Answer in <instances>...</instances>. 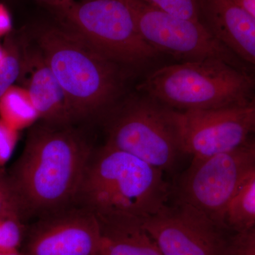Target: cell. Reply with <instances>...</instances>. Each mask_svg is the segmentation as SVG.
I'll return each mask as SVG.
<instances>
[{
	"instance_id": "cell-7",
	"label": "cell",
	"mask_w": 255,
	"mask_h": 255,
	"mask_svg": "<svg viewBox=\"0 0 255 255\" xmlns=\"http://www.w3.org/2000/svg\"><path fill=\"white\" fill-rule=\"evenodd\" d=\"M127 1L142 38L157 53H167L182 62L222 60L253 75L203 21L169 14L142 0Z\"/></svg>"
},
{
	"instance_id": "cell-19",
	"label": "cell",
	"mask_w": 255,
	"mask_h": 255,
	"mask_svg": "<svg viewBox=\"0 0 255 255\" xmlns=\"http://www.w3.org/2000/svg\"><path fill=\"white\" fill-rule=\"evenodd\" d=\"M22 238L21 216H0V250H16Z\"/></svg>"
},
{
	"instance_id": "cell-18",
	"label": "cell",
	"mask_w": 255,
	"mask_h": 255,
	"mask_svg": "<svg viewBox=\"0 0 255 255\" xmlns=\"http://www.w3.org/2000/svg\"><path fill=\"white\" fill-rule=\"evenodd\" d=\"M155 9L179 17L202 21L201 0H142Z\"/></svg>"
},
{
	"instance_id": "cell-25",
	"label": "cell",
	"mask_w": 255,
	"mask_h": 255,
	"mask_svg": "<svg viewBox=\"0 0 255 255\" xmlns=\"http://www.w3.org/2000/svg\"><path fill=\"white\" fill-rule=\"evenodd\" d=\"M243 147L255 162V137L252 139L248 137Z\"/></svg>"
},
{
	"instance_id": "cell-29",
	"label": "cell",
	"mask_w": 255,
	"mask_h": 255,
	"mask_svg": "<svg viewBox=\"0 0 255 255\" xmlns=\"http://www.w3.org/2000/svg\"><path fill=\"white\" fill-rule=\"evenodd\" d=\"M4 48H1V46H0V63H1V60L4 58Z\"/></svg>"
},
{
	"instance_id": "cell-22",
	"label": "cell",
	"mask_w": 255,
	"mask_h": 255,
	"mask_svg": "<svg viewBox=\"0 0 255 255\" xmlns=\"http://www.w3.org/2000/svg\"><path fill=\"white\" fill-rule=\"evenodd\" d=\"M19 131L0 119V168L9 162L17 145Z\"/></svg>"
},
{
	"instance_id": "cell-15",
	"label": "cell",
	"mask_w": 255,
	"mask_h": 255,
	"mask_svg": "<svg viewBox=\"0 0 255 255\" xmlns=\"http://www.w3.org/2000/svg\"><path fill=\"white\" fill-rule=\"evenodd\" d=\"M0 119L21 131L39 119L29 94L23 87L12 85L0 98Z\"/></svg>"
},
{
	"instance_id": "cell-26",
	"label": "cell",
	"mask_w": 255,
	"mask_h": 255,
	"mask_svg": "<svg viewBox=\"0 0 255 255\" xmlns=\"http://www.w3.org/2000/svg\"><path fill=\"white\" fill-rule=\"evenodd\" d=\"M40 1L46 4L47 6H49V8H51L63 4V3L67 2V1H72V0H40Z\"/></svg>"
},
{
	"instance_id": "cell-17",
	"label": "cell",
	"mask_w": 255,
	"mask_h": 255,
	"mask_svg": "<svg viewBox=\"0 0 255 255\" xmlns=\"http://www.w3.org/2000/svg\"><path fill=\"white\" fill-rule=\"evenodd\" d=\"M4 51V58L0 63V98L14 85L19 78L21 69V55L17 47L9 41Z\"/></svg>"
},
{
	"instance_id": "cell-9",
	"label": "cell",
	"mask_w": 255,
	"mask_h": 255,
	"mask_svg": "<svg viewBox=\"0 0 255 255\" xmlns=\"http://www.w3.org/2000/svg\"><path fill=\"white\" fill-rule=\"evenodd\" d=\"M166 110L181 152L193 159L236 150L244 144L253 130V102L221 110L177 111L167 107Z\"/></svg>"
},
{
	"instance_id": "cell-13",
	"label": "cell",
	"mask_w": 255,
	"mask_h": 255,
	"mask_svg": "<svg viewBox=\"0 0 255 255\" xmlns=\"http://www.w3.org/2000/svg\"><path fill=\"white\" fill-rule=\"evenodd\" d=\"M21 55L19 77L43 123L68 126L73 122L70 106L59 82L38 47Z\"/></svg>"
},
{
	"instance_id": "cell-20",
	"label": "cell",
	"mask_w": 255,
	"mask_h": 255,
	"mask_svg": "<svg viewBox=\"0 0 255 255\" xmlns=\"http://www.w3.org/2000/svg\"><path fill=\"white\" fill-rule=\"evenodd\" d=\"M22 210L9 179L0 174V216L18 215Z\"/></svg>"
},
{
	"instance_id": "cell-28",
	"label": "cell",
	"mask_w": 255,
	"mask_h": 255,
	"mask_svg": "<svg viewBox=\"0 0 255 255\" xmlns=\"http://www.w3.org/2000/svg\"><path fill=\"white\" fill-rule=\"evenodd\" d=\"M253 105H254V117H253V130H252V131L255 132V97L254 98V100L253 101Z\"/></svg>"
},
{
	"instance_id": "cell-2",
	"label": "cell",
	"mask_w": 255,
	"mask_h": 255,
	"mask_svg": "<svg viewBox=\"0 0 255 255\" xmlns=\"http://www.w3.org/2000/svg\"><path fill=\"white\" fill-rule=\"evenodd\" d=\"M163 171L106 143L92 153L76 201L100 220L142 222L167 206Z\"/></svg>"
},
{
	"instance_id": "cell-10",
	"label": "cell",
	"mask_w": 255,
	"mask_h": 255,
	"mask_svg": "<svg viewBox=\"0 0 255 255\" xmlns=\"http://www.w3.org/2000/svg\"><path fill=\"white\" fill-rule=\"evenodd\" d=\"M141 223L162 255H230L224 228L180 203Z\"/></svg>"
},
{
	"instance_id": "cell-3",
	"label": "cell",
	"mask_w": 255,
	"mask_h": 255,
	"mask_svg": "<svg viewBox=\"0 0 255 255\" xmlns=\"http://www.w3.org/2000/svg\"><path fill=\"white\" fill-rule=\"evenodd\" d=\"M37 47L59 82L75 119L100 113L120 92L118 64L63 25L38 28Z\"/></svg>"
},
{
	"instance_id": "cell-12",
	"label": "cell",
	"mask_w": 255,
	"mask_h": 255,
	"mask_svg": "<svg viewBox=\"0 0 255 255\" xmlns=\"http://www.w3.org/2000/svg\"><path fill=\"white\" fill-rule=\"evenodd\" d=\"M201 20L255 78V19L234 0H201Z\"/></svg>"
},
{
	"instance_id": "cell-23",
	"label": "cell",
	"mask_w": 255,
	"mask_h": 255,
	"mask_svg": "<svg viewBox=\"0 0 255 255\" xmlns=\"http://www.w3.org/2000/svg\"><path fill=\"white\" fill-rule=\"evenodd\" d=\"M12 28V20L9 10L0 3V37L6 36Z\"/></svg>"
},
{
	"instance_id": "cell-14",
	"label": "cell",
	"mask_w": 255,
	"mask_h": 255,
	"mask_svg": "<svg viewBox=\"0 0 255 255\" xmlns=\"http://www.w3.org/2000/svg\"><path fill=\"white\" fill-rule=\"evenodd\" d=\"M100 221L103 236L100 255H162L140 221L130 219Z\"/></svg>"
},
{
	"instance_id": "cell-5",
	"label": "cell",
	"mask_w": 255,
	"mask_h": 255,
	"mask_svg": "<svg viewBox=\"0 0 255 255\" xmlns=\"http://www.w3.org/2000/svg\"><path fill=\"white\" fill-rule=\"evenodd\" d=\"M50 9L60 24L117 64L138 65L159 54L142 38L127 0H72Z\"/></svg>"
},
{
	"instance_id": "cell-27",
	"label": "cell",
	"mask_w": 255,
	"mask_h": 255,
	"mask_svg": "<svg viewBox=\"0 0 255 255\" xmlns=\"http://www.w3.org/2000/svg\"><path fill=\"white\" fill-rule=\"evenodd\" d=\"M0 255H21L18 249L16 250H0Z\"/></svg>"
},
{
	"instance_id": "cell-1",
	"label": "cell",
	"mask_w": 255,
	"mask_h": 255,
	"mask_svg": "<svg viewBox=\"0 0 255 255\" xmlns=\"http://www.w3.org/2000/svg\"><path fill=\"white\" fill-rule=\"evenodd\" d=\"M68 126L43 123L30 132L9 179L22 209L48 215L76 201L93 152Z\"/></svg>"
},
{
	"instance_id": "cell-16",
	"label": "cell",
	"mask_w": 255,
	"mask_h": 255,
	"mask_svg": "<svg viewBox=\"0 0 255 255\" xmlns=\"http://www.w3.org/2000/svg\"><path fill=\"white\" fill-rule=\"evenodd\" d=\"M225 226L236 232L255 226V169L233 196L226 211Z\"/></svg>"
},
{
	"instance_id": "cell-21",
	"label": "cell",
	"mask_w": 255,
	"mask_h": 255,
	"mask_svg": "<svg viewBox=\"0 0 255 255\" xmlns=\"http://www.w3.org/2000/svg\"><path fill=\"white\" fill-rule=\"evenodd\" d=\"M230 255H255V226L229 238Z\"/></svg>"
},
{
	"instance_id": "cell-24",
	"label": "cell",
	"mask_w": 255,
	"mask_h": 255,
	"mask_svg": "<svg viewBox=\"0 0 255 255\" xmlns=\"http://www.w3.org/2000/svg\"><path fill=\"white\" fill-rule=\"evenodd\" d=\"M255 19V0H234Z\"/></svg>"
},
{
	"instance_id": "cell-11",
	"label": "cell",
	"mask_w": 255,
	"mask_h": 255,
	"mask_svg": "<svg viewBox=\"0 0 255 255\" xmlns=\"http://www.w3.org/2000/svg\"><path fill=\"white\" fill-rule=\"evenodd\" d=\"M63 210L48 214L35 228L28 255H100L103 233L99 218L84 208Z\"/></svg>"
},
{
	"instance_id": "cell-4",
	"label": "cell",
	"mask_w": 255,
	"mask_h": 255,
	"mask_svg": "<svg viewBox=\"0 0 255 255\" xmlns=\"http://www.w3.org/2000/svg\"><path fill=\"white\" fill-rule=\"evenodd\" d=\"M138 90L174 110H221L250 105L255 78L222 60L186 61L157 69Z\"/></svg>"
},
{
	"instance_id": "cell-6",
	"label": "cell",
	"mask_w": 255,
	"mask_h": 255,
	"mask_svg": "<svg viewBox=\"0 0 255 255\" xmlns=\"http://www.w3.org/2000/svg\"><path fill=\"white\" fill-rule=\"evenodd\" d=\"M107 143L164 170L181 152L164 106L146 96L121 107L111 120Z\"/></svg>"
},
{
	"instance_id": "cell-8",
	"label": "cell",
	"mask_w": 255,
	"mask_h": 255,
	"mask_svg": "<svg viewBox=\"0 0 255 255\" xmlns=\"http://www.w3.org/2000/svg\"><path fill=\"white\" fill-rule=\"evenodd\" d=\"M255 169V162L243 145L206 158L193 159L179 186V203L226 228L228 206Z\"/></svg>"
}]
</instances>
